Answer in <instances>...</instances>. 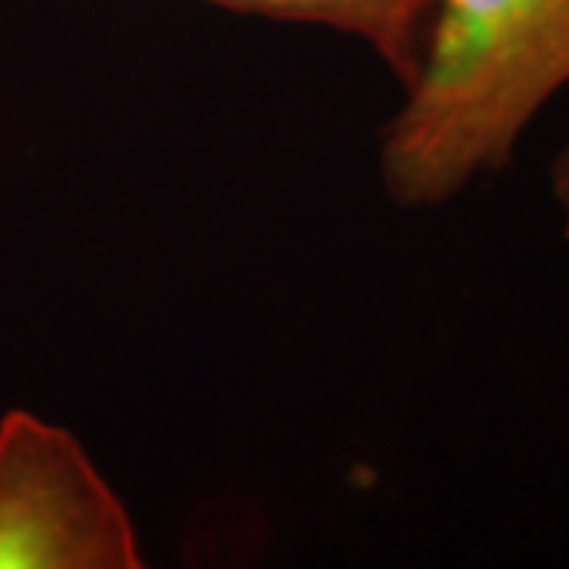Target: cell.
<instances>
[{
	"label": "cell",
	"instance_id": "cell-1",
	"mask_svg": "<svg viewBox=\"0 0 569 569\" xmlns=\"http://www.w3.org/2000/svg\"><path fill=\"white\" fill-rule=\"evenodd\" d=\"M563 86L569 0H440L425 63L380 142L389 200L443 206L507 168Z\"/></svg>",
	"mask_w": 569,
	"mask_h": 569
},
{
	"label": "cell",
	"instance_id": "cell-3",
	"mask_svg": "<svg viewBox=\"0 0 569 569\" xmlns=\"http://www.w3.org/2000/svg\"><path fill=\"white\" fill-rule=\"evenodd\" d=\"M234 13L279 22H310L367 41L402 86L425 63L430 26L440 0H203Z\"/></svg>",
	"mask_w": 569,
	"mask_h": 569
},
{
	"label": "cell",
	"instance_id": "cell-4",
	"mask_svg": "<svg viewBox=\"0 0 569 569\" xmlns=\"http://www.w3.org/2000/svg\"><path fill=\"white\" fill-rule=\"evenodd\" d=\"M550 190H553V200H557L560 219H563V238L569 241V146L560 149L557 162L550 168Z\"/></svg>",
	"mask_w": 569,
	"mask_h": 569
},
{
	"label": "cell",
	"instance_id": "cell-2",
	"mask_svg": "<svg viewBox=\"0 0 569 569\" xmlns=\"http://www.w3.org/2000/svg\"><path fill=\"white\" fill-rule=\"evenodd\" d=\"M130 509L67 427L0 418V569H140Z\"/></svg>",
	"mask_w": 569,
	"mask_h": 569
}]
</instances>
